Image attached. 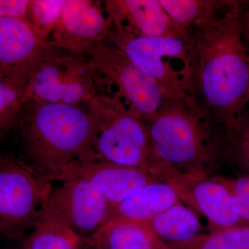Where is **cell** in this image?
<instances>
[{
    "mask_svg": "<svg viewBox=\"0 0 249 249\" xmlns=\"http://www.w3.org/2000/svg\"><path fill=\"white\" fill-rule=\"evenodd\" d=\"M29 0H0V18L25 19Z\"/></svg>",
    "mask_w": 249,
    "mask_h": 249,
    "instance_id": "cell-25",
    "label": "cell"
},
{
    "mask_svg": "<svg viewBox=\"0 0 249 249\" xmlns=\"http://www.w3.org/2000/svg\"><path fill=\"white\" fill-rule=\"evenodd\" d=\"M177 32L185 37L192 28L217 19L235 1L227 0H160Z\"/></svg>",
    "mask_w": 249,
    "mask_h": 249,
    "instance_id": "cell-17",
    "label": "cell"
},
{
    "mask_svg": "<svg viewBox=\"0 0 249 249\" xmlns=\"http://www.w3.org/2000/svg\"><path fill=\"white\" fill-rule=\"evenodd\" d=\"M239 1L214 20L189 31L191 69L185 83L198 104L227 129L229 137L245 113L249 90V53Z\"/></svg>",
    "mask_w": 249,
    "mask_h": 249,
    "instance_id": "cell-1",
    "label": "cell"
},
{
    "mask_svg": "<svg viewBox=\"0 0 249 249\" xmlns=\"http://www.w3.org/2000/svg\"><path fill=\"white\" fill-rule=\"evenodd\" d=\"M242 27H243L244 40L249 53V11L245 14H243Z\"/></svg>",
    "mask_w": 249,
    "mask_h": 249,
    "instance_id": "cell-26",
    "label": "cell"
},
{
    "mask_svg": "<svg viewBox=\"0 0 249 249\" xmlns=\"http://www.w3.org/2000/svg\"><path fill=\"white\" fill-rule=\"evenodd\" d=\"M167 244L172 249H249V224L201 233L181 243Z\"/></svg>",
    "mask_w": 249,
    "mask_h": 249,
    "instance_id": "cell-20",
    "label": "cell"
},
{
    "mask_svg": "<svg viewBox=\"0 0 249 249\" xmlns=\"http://www.w3.org/2000/svg\"><path fill=\"white\" fill-rule=\"evenodd\" d=\"M145 123L156 152L173 173L210 178L228 161L227 129L195 99L164 98Z\"/></svg>",
    "mask_w": 249,
    "mask_h": 249,
    "instance_id": "cell-2",
    "label": "cell"
},
{
    "mask_svg": "<svg viewBox=\"0 0 249 249\" xmlns=\"http://www.w3.org/2000/svg\"><path fill=\"white\" fill-rule=\"evenodd\" d=\"M95 160L147 170L165 181L172 170L155 151L146 123L119 96L100 92L88 106Z\"/></svg>",
    "mask_w": 249,
    "mask_h": 249,
    "instance_id": "cell-4",
    "label": "cell"
},
{
    "mask_svg": "<svg viewBox=\"0 0 249 249\" xmlns=\"http://www.w3.org/2000/svg\"><path fill=\"white\" fill-rule=\"evenodd\" d=\"M213 177L230 193L239 217L249 224V175L245 174L235 178Z\"/></svg>",
    "mask_w": 249,
    "mask_h": 249,
    "instance_id": "cell-24",
    "label": "cell"
},
{
    "mask_svg": "<svg viewBox=\"0 0 249 249\" xmlns=\"http://www.w3.org/2000/svg\"><path fill=\"white\" fill-rule=\"evenodd\" d=\"M83 239L90 249H172L143 224L112 219Z\"/></svg>",
    "mask_w": 249,
    "mask_h": 249,
    "instance_id": "cell-15",
    "label": "cell"
},
{
    "mask_svg": "<svg viewBox=\"0 0 249 249\" xmlns=\"http://www.w3.org/2000/svg\"><path fill=\"white\" fill-rule=\"evenodd\" d=\"M65 3L66 0H29L26 21L42 41L49 42Z\"/></svg>",
    "mask_w": 249,
    "mask_h": 249,
    "instance_id": "cell-21",
    "label": "cell"
},
{
    "mask_svg": "<svg viewBox=\"0 0 249 249\" xmlns=\"http://www.w3.org/2000/svg\"><path fill=\"white\" fill-rule=\"evenodd\" d=\"M60 51L53 46L41 58L24 86L22 105L36 101L88 107L101 92L88 57Z\"/></svg>",
    "mask_w": 249,
    "mask_h": 249,
    "instance_id": "cell-7",
    "label": "cell"
},
{
    "mask_svg": "<svg viewBox=\"0 0 249 249\" xmlns=\"http://www.w3.org/2000/svg\"><path fill=\"white\" fill-rule=\"evenodd\" d=\"M181 202L173 186L165 181H155L139 188L114 210L112 220L144 224L157 214Z\"/></svg>",
    "mask_w": 249,
    "mask_h": 249,
    "instance_id": "cell-16",
    "label": "cell"
},
{
    "mask_svg": "<svg viewBox=\"0 0 249 249\" xmlns=\"http://www.w3.org/2000/svg\"><path fill=\"white\" fill-rule=\"evenodd\" d=\"M111 29L101 1L66 0L49 42L67 53L88 57L98 44L107 41Z\"/></svg>",
    "mask_w": 249,
    "mask_h": 249,
    "instance_id": "cell-10",
    "label": "cell"
},
{
    "mask_svg": "<svg viewBox=\"0 0 249 249\" xmlns=\"http://www.w3.org/2000/svg\"><path fill=\"white\" fill-rule=\"evenodd\" d=\"M52 47L36 36L25 19L0 18V76L24 88L37 63Z\"/></svg>",
    "mask_w": 249,
    "mask_h": 249,
    "instance_id": "cell-12",
    "label": "cell"
},
{
    "mask_svg": "<svg viewBox=\"0 0 249 249\" xmlns=\"http://www.w3.org/2000/svg\"><path fill=\"white\" fill-rule=\"evenodd\" d=\"M142 224L167 243L187 242L202 233V226L196 213L181 202L170 206Z\"/></svg>",
    "mask_w": 249,
    "mask_h": 249,
    "instance_id": "cell-18",
    "label": "cell"
},
{
    "mask_svg": "<svg viewBox=\"0 0 249 249\" xmlns=\"http://www.w3.org/2000/svg\"><path fill=\"white\" fill-rule=\"evenodd\" d=\"M0 139H1V134H0Z\"/></svg>",
    "mask_w": 249,
    "mask_h": 249,
    "instance_id": "cell-29",
    "label": "cell"
},
{
    "mask_svg": "<svg viewBox=\"0 0 249 249\" xmlns=\"http://www.w3.org/2000/svg\"><path fill=\"white\" fill-rule=\"evenodd\" d=\"M85 249H90L88 248V247H87L85 245Z\"/></svg>",
    "mask_w": 249,
    "mask_h": 249,
    "instance_id": "cell-28",
    "label": "cell"
},
{
    "mask_svg": "<svg viewBox=\"0 0 249 249\" xmlns=\"http://www.w3.org/2000/svg\"><path fill=\"white\" fill-rule=\"evenodd\" d=\"M24 88L0 76V130L14 124L22 110Z\"/></svg>",
    "mask_w": 249,
    "mask_h": 249,
    "instance_id": "cell-23",
    "label": "cell"
},
{
    "mask_svg": "<svg viewBox=\"0 0 249 249\" xmlns=\"http://www.w3.org/2000/svg\"><path fill=\"white\" fill-rule=\"evenodd\" d=\"M102 6L116 30L135 36L183 37L160 0H106Z\"/></svg>",
    "mask_w": 249,
    "mask_h": 249,
    "instance_id": "cell-14",
    "label": "cell"
},
{
    "mask_svg": "<svg viewBox=\"0 0 249 249\" xmlns=\"http://www.w3.org/2000/svg\"><path fill=\"white\" fill-rule=\"evenodd\" d=\"M23 249H85L83 237L55 218L41 213Z\"/></svg>",
    "mask_w": 249,
    "mask_h": 249,
    "instance_id": "cell-19",
    "label": "cell"
},
{
    "mask_svg": "<svg viewBox=\"0 0 249 249\" xmlns=\"http://www.w3.org/2000/svg\"><path fill=\"white\" fill-rule=\"evenodd\" d=\"M75 178L89 180L116 209L142 187L158 181L147 170L100 160L74 161L66 167L55 181Z\"/></svg>",
    "mask_w": 249,
    "mask_h": 249,
    "instance_id": "cell-13",
    "label": "cell"
},
{
    "mask_svg": "<svg viewBox=\"0 0 249 249\" xmlns=\"http://www.w3.org/2000/svg\"><path fill=\"white\" fill-rule=\"evenodd\" d=\"M52 190L42 213L66 224L78 235H89L110 219L114 209L89 180L75 178Z\"/></svg>",
    "mask_w": 249,
    "mask_h": 249,
    "instance_id": "cell-9",
    "label": "cell"
},
{
    "mask_svg": "<svg viewBox=\"0 0 249 249\" xmlns=\"http://www.w3.org/2000/svg\"><path fill=\"white\" fill-rule=\"evenodd\" d=\"M101 92L111 91L146 122L159 111L165 96L158 83L141 71L120 49L101 42L88 56Z\"/></svg>",
    "mask_w": 249,
    "mask_h": 249,
    "instance_id": "cell-8",
    "label": "cell"
},
{
    "mask_svg": "<svg viewBox=\"0 0 249 249\" xmlns=\"http://www.w3.org/2000/svg\"><path fill=\"white\" fill-rule=\"evenodd\" d=\"M107 42L158 83L165 98L193 100L184 83L191 69V42L186 37L135 36L111 29Z\"/></svg>",
    "mask_w": 249,
    "mask_h": 249,
    "instance_id": "cell-5",
    "label": "cell"
},
{
    "mask_svg": "<svg viewBox=\"0 0 249 249\" xmlns=\"http://www.w3.org/2000/svg\"><path fill=\"white\" fill-rule=\"evenodd\" d=\"M165 182L173 187L181 203L207 219L210 232L248 224L236 213L230 193L214 177L173 173Z\"/></svg>",
    "mask_w": 249,
    "mask_h": 249,
    "instance_id": "cell-11",
    "label": "cell"
},
{
    "mask_svg": "<svg viewBox=\"0 0 249 249\" xmlns=\"http://www.w3.org/2000/svg\"><path fill=\"white\" fill-rule=\"evenodd\" d=\"M236 164L249 175V116L245 113L235 123L229 137L228 161Z\"/></svg>",
    "mask_w": 249,
    "mask_h": 249,
    "instance_id": "cell-22",
    "label": "cell"
},
{
    "mask_svg": "<svg viewBox=\"0 0 249 249\" xmlns=\"http://www.w3.org/2000/svg\"><path fill=\"white\" fill-rule=\"evenodd\" d=\"M52 181L12 155H0V240L32 231L52 191Z\"/></svg>",
    "mask_w": 249,
    "mask_h": 249,
    "instance_id": "cell-6",
    "label": "cell"
},
{
    "mask_svg": "<svg viewBox=\"0 0 249 249\" xmlns=\"http://www.w3.org/2000/svg\"><path fill=\"white\" fill-rule=\"evenodd\" d=\"M21 137L29 164L50 181L74 161L95 160L87 109L31 101L23 105Z\"/></svg>",
    "mask_w": 249,
    "mask_h": 249,
    "instance_id": "cell-3",
    "label": "cell"
},
{
    "mask_svg": "<svg viewBox=\"0 0 249 249\" xmlns=\"http://www.w3.org/2000/svg\"><path fill=\"white\" fill-rule=\"evenodd\" d=\"M249 106V90L248 91V93H247V98H246L245 107H247V106Z\"/></svg>",
    "mask_w": 249,
    "mask_h": 249,
    "instance_id": "cell-27",
    "label": "cell"
}]
</instances>
